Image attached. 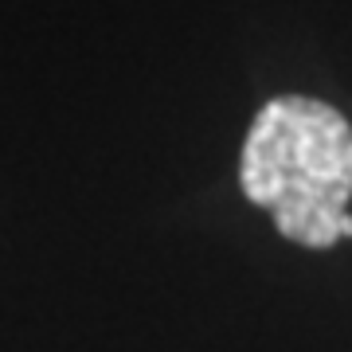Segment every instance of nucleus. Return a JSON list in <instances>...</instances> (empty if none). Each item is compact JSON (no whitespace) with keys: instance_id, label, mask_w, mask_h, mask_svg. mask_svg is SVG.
Instances as JSON below:
<instances>
[{"instance_id":"nucleus-1","label":"nucleus","mask_w":352,"mask_h":352,"mask_svg":"<svg viewBox=\"0 0 352 352\" xmlns=\"http://www.w3.org/2000/svg\"><path fill=\"white\" fill-rule=\"evenodd\" d=\"M239 184L298 247L352 239V126L321 98H270L243 141Z\"/></svg>"}]
</instances>
